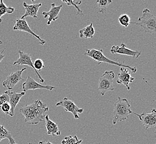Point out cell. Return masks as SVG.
<instances>
[{"instance_id":"14","label":"cell","mask_w":156,"mask_h":144,"mask_svg":"<svg viewBox=\"0 0 156 144\" xmlns=\"http://www.w3.org/2000/svg\"><path fill=\"white\" fill-rule=\"evenodd\" d=\"M118 79L117 82L118 84H123L126 87L127 90H129V83L134 81L135 79L131 76L129 71L124 67L120 68V72L117 75Z\"/></svg>"},{"instance_id":"15","label":"cell","mask_w":156,"mask_h":144,"mask_svg":"<svg viewBox=\"0 0 156 144\" xmlns=\"http://www.w3.org/2000/svg\"><path fill=\"white\" fill-rule=\"evenodd\" d=\"M62 7V5L60 6H56L55 3H51V9L49 10V11L42 12V15L44 16V18H47L49 17L47 23V25H50L51 22L56 21L59 18V14Z\"/></svg>"},{"instance_id":"11","label":"cell","mask_w":156,"mask_h":144,"mask_svg":"<svg viewBox=\"0 0 156 144\" xmlns=\"http://www.w3.org/2000/svg\"><path fill=\"white\" fill-rule=\"evenodd\" d=\"M55 88L51 85H43L42 84L37 83L35 80L31 78L30 76H28L26 81L22 84L23 92L26 93L27 91L30 90H36V89H45V90H51L55 89Z\"/></svg>"},{"instance_id":"29","label":"cell","mask_w":156,"mask_h":144,"mask_svg":"<svg viewBox=\"0 0 156 144\" xmlns=\"http://www.w3.org/2000/svg\"><path fill=\"white\" fill-rule=\"evenodd\" d=\"M39 144H53L49 141H39Z\"/></svg>"},{"instance_id":"3","label":"cell","mask_w":156,"mask_h":144,"mask_svg":"<svg viewBox=\"0 0 156 144\" xmlns=\"http://www.w3.org/2000/svg\"><path fill=\"white\" fill-rule=\"evenodd\" d=\"M84 55L87 57H90L92 59L98 62V64L100 65L101 63H108L111 65H114L120 67H124V68H128L133 73H135L137 72V68L135 67H131L128 65L124 64L123 62L120 63L118 62H116L114 60H111L108 59V58L105 56L103 53V51L101 49H87Z\"/></svg>"},{"instance_id":"20","label":"cell","mask_w":156,"mask_h":144,"mask_svg":"<svg viewBox=\"0 0 156 144\" xmlns=\"http://www.w3.org/2000/svg\"><path fill=\"white\" fill-rule=\"evenodd\" d=\"M15 11V9L11 6H6L5 3L3 2L2 0L0 1V23L2 22V16L5 15L6 13L8 14H12L13 12Z\"/></svg>"},{"instance_id":"21","label":"cell","mask_w":156,"mask_h":144,"mask_svg":"<svg viewBox=\"0 0 156 144\" xmlns=\"http://www.w3.org/2000/svg\"><path fill=\"white\" fill-rule=\"evenodd\" d=\"M112 2V1L111 0H98L96 3L99 7L98 12L101 13H105L107 12L108 6Z\"/></svg>"},{"instance_id":"24","label":"cell","mask_w":156,"mask_h":144,"mask_svg":"<svg viewBox=\"0 0 156 144\" xmlns=\"http://www.w3.org/2000/svg\"><path fill=\"white\" fill-rule=\"evenodd\" d=\"M119 22L121 26L125 27H128L131 23V19L127 15L123 14L119 17Z\"/></svg>"},{"instance_id":"19","label":"cell","mask_w":156,"mask_h":144,"mask_svg":"<svg viewBox=\"0 0 156 144\" xmlns=\"http://www.w3.org/2000/svg\"><path fill=\"white\" fill-rule=\"evenodd\" d=\"M5 139H7L9 140V144H16L15 141L11 133L4 128L3 125H0V142Z\"/></svg>"},{"instance_id":"31","label":"cell","mask_w":156,"mask_h":144,"mask_svg":"<svg viewBox=\"0 0 156 144\" xmlns=\"http://www.w3.org/2000/svg\"><path fill=\"white\" fill-rule=\"evenodd\" d=\"M28 144H32L31 143H28Z\"/></svg>"},{"instance_id":"13","label":"cell","mask_w":156,"mask_h":144,"mask_svg":"<svg viewBox=\"0 0 156 144\" xmlns=\"http://www.w3.org/2000/svg\"><path fill=\"white\" fill-rule=\"evenodd\" d=\"M3 93L6 94L9 97V105L11 106V111L8 115L12 117L14 116V112L16 106L20 102L21 98L24 96L26 93L23 92L21 93H17L16 92H11L9 90Z\"/></svg>"},{"instance_id":"1","label":"cell","mask_w":156,"mask_h":144,"mask_svg":"<svg viewBox=\"0 0 156 144\" xmlns=\"http://www.w3.org/2000/svg\"><path fill=\"white\" fill-rule=\"evenodd\" d=\"M48 110V106L39 99L30 105L21 107L19 112L24 116L25 123L37 125L44 120V113Z\"/></svg>"},{"instance_id":"16","label":"cell","mask_w":156,"mask_h":144,"mask_svg":"<svg viewBox=\"0 0 156 144\" xmlns=\"http://www.w3.org/2000/svg\"><path fill=\"white\" fill-rule=\"evenodd\" d=\"M23 6L25 9L26 12L24 15L21 17V20H25L27 17H32L34 18H38L37 13L39 11V8L42 6V3H33L32 5H28L24 2Z\"/></svg>"},{"instance_id":"4","label":"cell","mask_w":156,"mask_h":144,"mask_svg":"<svg viewBox=\"0 0 156 144\" xmlns=\"http://www.w3.org/2000/svg\"><path fill=\"white\" fill-rule=\"evenodd\" d=\"M138 22H131L132 24L139 25L143 28L144 32L154 33L156 32V17L150 10L145 9L142 11V15L138 18Z\"/></svg>"},{"instance_id":"27","label":"cell","mask_w":156,"mask_h":144,"mask_svg":"<svg viewBox=\"0 0 156 144\" xmlns=\"http://www.w3.org/2000/svg\"><path fill=\"white\" fill-rule=\"evenodd\" d=\"M5 103H9V97L6 94L3 93L0 96V106Z\"/></svg>"},{"instance_id":"25","label":"cell","mask_w":156,"mask_h":144,"mask_svg":"<svg viewBox=\"0 0 156 144\" xmlns=\"http://www.w3.org/2000/svg\"><path fill=\"white\" fill-rule=\"evenodd\" d=\"M33 66L37 72L40 71L44 67V62L42 59H37L34 61V62L33 63Z\"/></svg>"},{"instance_id":"5","label":"cell","mask_w":156,"mask_h":144,"mask_svg":"<svg viewBox=\"0 0 156 144\" xmlns=\"http://www.w3.org/2000/svg\"><path fill=\"white\" fill-rule=\"evenodd\" d=\"M115 74L113 71L106 70L100 78L98 81V89L101 95H104L105 93L108 91L114 90V79Z\"/></svg>"},{"instance_id":"28","label":"cell","mask_w":156,"mask_h":144,"mask_svg":"<svg viewBox=\"0 0 156 144\" xmlns=\"http://www.w3.org/2000/svg\"><path fill=\"white\" fill-rule=\"evenodd\" d=\"M5 49H6V48H4L3 51L0 53V63L1 62V61L2 60V59L4 58V57H5V55L3 54V53L5 51Z\"/></svg>"},{"instance_id":"6","label":"cell","mask_w":156,"mask_h":144,"mask_svg":"<svg viewBox=\"0 0 156 144\" xmlns=\"http://www.w3.org/2000/svg\"><path fill=\"white\" fill-rule=\"evenodd\" d=\"M55 106H62L65 111L71 113L73 115L75 120L80 119L78 114H81L84 111L83 109L79 108L77 105H75V103L72 100L68 99L67 98H63V100L58 102L55 104Z\"/></svg>"},{"instance_id":"22","label":"cell","mask_w":156,"mask_h":144,"mask_svg":"<svg viewBox=\"0 0 156 144\" xmlns=\"http://www.w3.org/2000/svg\"><path fill=\"white\" fill-rule=\"evenodd\" d=\"M63 3H66L67 6H73L75 7V9L77 10V16H84L83 11L79 8V5L82 3L81 1H62Z\"/></svg>"},{"instance_id":"2","label":"cell","mask_w":156,"mask_h":144,"mask_svg":"<svg viewBox=\"0 0 156 144\" xmlns=\"http://www.w3.org/2000/svg\"><path fill=\"white\" fill-rule=\"evenodd\" d=\"M132 113L131 105L128 100L125 98L122 99L119 96L114 104V111L112 113L113 125L127 120L129 117V115L132 114Z\"/></svg>"},{"instance_id":"9","label":"cell","mask_w":156,"mask_h":144,"mask_svg":"<svg viewBox=\"0 0 156 144\" xmlns=\"http://www.w3.org/2000/svg\"><path fill=\"white\" fill-rule=\"evenodd\" d=\"M18 54H19V58L13 63V66H15L16 65H18V66L27 65L28 66L34 69V72H36L37 77L39 78L40 82L43 83L44 82V80L42 78L41 75L39 74V73L37 72L34 68L30 55L27 53H24L23 52L21 51V50L18 51Z\"/></svg>"},{"instance_id":"7","label":"cell","mask_w":156,"mask_h":144,"mask_svg":"<svg viewBox=\"0 0 156 144\" xmlns=\"http://www.w3.org/2000/svg\"><path fill=\"white\" fill-rule=\"evenodd\" d=\"M26 69H27V68H24L20 70H17L11 73L2 82V85L4 87L7 88L9 91L12 90L16 85L20 81H24V79L22 78V74Z\"/></svg>"},{"instance_id":"12","label":"cell","mask_w":156,"mask_h":144,"mask_svg":"<svg viewBox=\"0 0 156 144\" xmlns=\"http://www.w3.org/2000/svg\"><path fill=\"white\" fill-rule=\"evenodd\" d=\"M110 52L112 54H122L125 56H130L137 59L141 56L142 52L138 51H132L129 48H126L125 43H121L120 46L113 45L110 49Z\"/></svg>"},{"instance_id":"23","label":"cell","mask_w":156,"mask_h":144,"mask_svg":"<svg viewBox=\"0 0 156 144\" xmlns=\"http://www.w3.org/2000/svg\"><path fill=\"white\" fill-rule=\"evenodd\" d=\"M82 142V140H79L78 137L75 135L74 136H68L65 137L63 140L62 144H80Z\"/></svg>"},{"instance_id":"30","label":"cell","mask_w":156,"mask_h":144,"mask_svg":"<svg viewBox=\"0 0 156 144\" xmlns=\"http://www.w3.org/2000/svg\"><path fill=\"white\" fill-rule=\"evenodd\" d=\"M3 43V42H2V41H0V45H1V44H2Z\"/></svg>"},{"instance_id":"26","label":"cell","mask_w":156,"mask_h":144,"mask_svg":"<svg viewBox=\"0 0 156 144\" xmlns=\"http://www.w3.org/2000/svg\"><path fill=\"white\" fill-rule=\"evenodd\" d=\"M1 109L2 111L5 113L6 115L9 114V112L11 111V106L9 105V103H5L1 106Z\"/></svg>"},{"instance_id":"17","label":"cell","mask_w":156,"mask_h":144,"mask_svg":"<svg viewBox=\"0 0 156 144\" xmlns=\"http://www.w3.org/2000/svg\"><path fill=\"white\" fill-rule=\"evenodd\" d=\"M45 128L47 130V134L51 136H59L60 135V131L59 130L58 125L50 120L48 115H46L44 118Z\"/></svg>"},{"instance_id":"18","label":"cell","mask_w":156,"mask_h":144,"mask_svg":"<svg viewBox=\"0 0 156 144\" xmlns=\"http://www.w3.org/2000/svg\"><path fill=\"white\" fill-rule=\"evenodd\" d=\"M95 34V29L93 23H91L87 27L81 29L79 31V36L81 38H92Z\"/></svg>"},{"instance_id":"8","label":"cell","mask_w":156,"mask_h":144,"mask_svg":"<svg viewBox=\"0 0 156 144\" xmlns=\"http://www.w3.org/2000/svg\"><path fill=\"white\" fill-rule=\"evenodd\" d=\"M13 30L14 31H20L30 34V35L34 37L37 39L39 41V43L41 45H43L46 43V41L44 39H42L40 36L36 34L33 32V31L30 29V27L28 24L26 20H21V19H17L16 21L14 27H13Z\"/></svg>"},{"instance_id":"32","label":"cell","mask_w":156,"mask_h":144,"mask_svg":"<svg viewBox=\"0 0 156 144\" xmlns=\"http://www.w3.org/2000/svg\"></svg>"},{"instance_id":"10","label":"cell","mask_w":156,"mask_h":144,"mask_svg":"<svg viewBox=\"0 0 156 144\" xmlns=\"http://www.w3.org/2000/svg\"><path fill=\"white\" fill-rule=\"evenodd\" d=\"M137 115L140 120L141 121L143 126L145 127L146 129L149 128H154L156 126V109H153L151 113L147 114L145 112L142 114H138L135 113H132Z\"/></svg>"}]
</instances>
